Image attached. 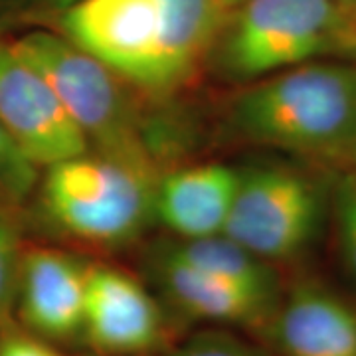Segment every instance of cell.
Returning a JSON list of instances; mask_svg holds the SVG:
<instances>
[{
	"mask_svg": "<svg viewBox=\"0 0 356 356\" xmlns=\"http://www.w3.org/2000/svg\"><path fill=\"white\" fill-rule=\"evenodd\" d=\"M226 16L220 0H77L58 24L131 88L168 95L208 62Z\"/></svg>",
	"mask_w": 356,
	"mask_h": 356,
	"instance_id": "cell-1",
	"label": "cell"
},
{
	"mask_svg": "<svg viewBox=\"0 0 356 356\" xmlns=\"http://www.w3.org/2000/svg\"><path fill=\"white\" fill-rule=\"evenodd\" d=\"M238 139L305 156H344L356 133V64L321 60L243 86L226 111Z\"/></svg>",
	"mask_w": 356,
	"mask_h": 356,
	"instance_id": "cell-2",
	"label": "cell"
},
{
	"mask_svg": "<svg viewBox=\"0 0 356 356\" xmlns=\"http://www.w3.org/2000/svg\"><path fill=\"white\" fill-rule=\"evenodd\" d=\"M321 60H356V18L337 0H243L208 56L240 86Z\"/></svg>",
	"mask_w": 356,
	"mask_h": 356,
	"instance_id": "cell-3",
	"label": "cell"
},
{
	"mask_svg": "<svg viewBox=\"0 0 356 356\" xmlns=\"http://www.w3.org/2000/svg\"><path fill=\"white\" fill-rule=\"evenodd\" d=\"M156 178L151 163L89 149L48 166L42 200L51 222L67 236L119 248L154 222Z\"/></svg>",
	"mask_w": 356,
	"mask_h": 356,
	"instance_id": "cell-4",
	"label": "cell"
},
{
	"mask_svg": "<svg viewBox=\"0 0 356 356\" xmlns=\"http://www.w3.org/2000/svg\"><path fill=\"white\" fill-rule=\"evenodd\" d=\"M13 46L46 77L91 151L154 165L131 86L115 72L64 34L38 30Z\"/></svg>",
	"mask_w": 356,
	"mask_h": 356,
	"instance_id": "cell-5",
	"label": "cell"
},
{
	"mask_svg": "<svg viewBox=\"0 0 356 356\" xmlns=\"http://www.w3.org/2000/svg\"><path fill=\"white\" fill-rule=\"evenodd\" d=\"M331 210V188L289 163L242 166L224 234L269 264L305 255Z\"/></svg>",
	"mask_w": 356,
	"mask_h": 356,
	"instance_id": "cell-6",
	"label": "cell"
},
{
	"mask_svg": "<svg viewBox=\"0 0 356 356\" xmlns=\"http://www.w3.org/2000/svg\"><path fill=\"white\" fill-rule=\"evenodd\" d=\"M0 123L36 166H51L89 151L56 91L13 42L0 40Z\"/></svg>",
	"mask_w": 356,
	"mask_h": 356,
	"instance_id": "cell-7",
	"label": "cell"
},
{
	"mask_svg": "<svg viewBox=\"0 0 356 356\" xmlns=\"http://www.w3.org/2000/svg\"><path fill=\"white\" fill-rule=\"evenodd\" d=\"M91 266L62 250L22 255L16 313L30 332L50 343L83 339Z\"/></svg>",
	"mask_w": 356,
	"mask_h": 356,
	"instance_id": "cell-8",
	"label": "cell"
},
{
	"mask_svg": "<svg viewBox=\"0 0 356 356\" xmlns=\"http://www.w3.org/2000/svg\"><path fill=\"white\" fill-rule=\"evenodd\" d=\"M165 317L159 301L131 273L91 266L83 339L97 353L137 356L163 341Z\"/></svg>",
	"mask_w": 356,
	"mask_h": 356,
	"instance_id": "cell-9",
	"label": "cell"
},
{
	"mask_svg": "<svg viewBox=\"0 0 356 356\" xmlns=\"http://www.w3.org/2000/svg\"><path fill=\"white\" fill-rule=\"evenodd\" d=\"M267 327L281 356H356V307L317 280L281 293Z\"/></svg>",
	"mask_w": 356,
	"mask_h": 356,
	"instance_id": "cell-10",
	"label": "cell"
},
{
	"mask_svg": "<svg viewBox=\"0 0 356 356\" xmlns=\"http://www.w3.org/2000/svg\"><path fill=\"white\" fill-rule=\"evenodd\" d=\"M242 180V166L206 163L159 175L154 186V222L172 238L224 234Z\"/></svg>",
	"mask_w": 356,
	"mask_h": 356,
	"instance_id": "cell-11",
	"label": "cell"
},
{
	"mask_svg": "<svg viewBox=\"0 0 356 356\" xmlns=\"http://www.w3.org/2000/svg\"><path fill=\"white\" fill-rule=\"evenodd\" d=\"M145 266L154 287L186 317L216 325L267 327L275 311L238 285L178 259L161 242L147 250Z\"/></svg>",
	"mask_w": 356,
	"mask_h": 356,
	"instance_id": "cell-12",
	"label": "cell"
},
{
	"mask_svg": "<svg viewBox=\"0 0 356 356\" xmlns=\"http://www.w3.org/2000/svg\"><path fill=\"white\" fill-rule=\"evenodd\" d=\"M159 242L178 259L238 285L271 309L280 303L283 289L275 266L226 234L206 238H166Z\"/></svg>",
	"mask_w": 356,
	"mask_h": 356,
	"instance_id": "cell-13",
	"label": "cell"
},
{
	"mask_svg": "<svg viewBox=\"0 0 356 356\" xmlns=\"http://www.w3.org/2000/svg\"><path fill=\"white\" fill-rule=\"evenodd\" d=\"M331 214L339 257L356 285V172L339 175L331 186Z\"/></svg>",
	"mask_w": 356,
	"mask_h": 356,
	"instance_id": "cell-14",
	"label": "cell"
},
{
	"mask_svg": "<svg viewBox=\"0 0 356 356\" xmlns=\"http://www.w3.org/2000/svg\"><path fill=\"white\" fill-rule=\"evenodd\" d=\"M22 255L24 252L20 250L18 234L8 214L0 206V327L13 323Z\"/></svg>",
	"mask_w": 356,
	"mask_h": 356,
	"instance_id": "cell-15",
	"label": "cell"
},
{
	"mask_svg": "<svg viewBox=\"0 0 356 356\" xmlns=\"http://www.w3.org/2000/svg\"><path fill=\"white\" fill-rule=\"evenodd\" d=\"M36 180L38 166L28 161L0 123V191L14 200H24L34 191Z\"/></svg>",
	"mask_w": 356,
	"mask_h": 356,
	"instance_id": "cell-16",
	"label": "cell"
},
{
	"mask_svg": "<svg viewBox=\"0 0 356 356\" xmlns=\"http://www.w3.org/2000/svg\"><path fill=\"white\" fill-rule=\"evenodd\" d=\"M170 356H267L254 344L226 331H202L188 339Z\"/></svg>",
	"mask_w": 356,
	"mask_h": 356,
	"instance_id": "cell-17",
	"label": "cell"
},
{
	"mask_svg": "<svg viewBox=\"0 0 356 356\" xmlns=\"http://www.w3.org/2000/svg\"><path fill=\"white\" fill-rule=\"evenodd\" d=\"M0 356H62L50 341L13 323L0 327Z\"/></svg>",
	"mask_w": 356,
	"mask_h": 356,
	"instance_id": "cell-18",
	"label": "cell"
},
{
	"mask_svg": "<svg viewBox=\"0 0 356 356\" xmlns=\"http://www.w3.org/2000/svg\"><path fill=\"white\" fill-rule=\"evenodd\" d=\"M34 2L42 8H48V10H54V13H62L67 6L76 4L77 0H34Z\"/></svg>",
	"mask_w": 356,
	"mask_h": 356,
	"instance_id": "cell-19",
	"label": "cell"
},
{
	"mask_svg": "<svg viewBox=\"0 0 356 356\" xmlns=\"http://www.w3.org/2000/svg\"><path fill=\"white\" fill-rule=\"evenodd\" d=\"M344 159L346 161H350V165H353V170L356 172V133L353 140H350V145H348V149H346V153H344Z\"/></svg>",
	"mask_w": 356,
	"mask_h": 356,
	"instance_id": "cell-20",
	"label": "cell"
},
{
	"mask_svg": "<svg viewBox=\"0 0 356 356\" xmlns=\"http://www.w3.org/2000/svg\"><path fill=\"white\" fill-rule=\"evenodd\" d=\"M337 2H339V4L343 6L346 13L353 14V16L356 18V0H337Z\"/></svg>",
	"mask_w": 356,
	"mask_h": 356,
	"instance_id": "cell-21",
	"label": "cell"
},
{
	"mask_svg": "<svg viewBox=\"0 0 356 356\" xmlns=\"http://www.w3.org/2000/svg\"><path fill=\"white\" fill-rule=\"evenodd\" d=\"M220 2H222V4H224V6H238V4H242L243 0H220Z\"/></svg>",
	"mask_w": 356,
	"mask_h": 356,
	"instance_id": "cell-22",
	"label": "cell"
}]
</instances>
